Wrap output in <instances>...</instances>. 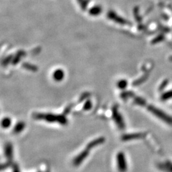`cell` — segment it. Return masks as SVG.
<instances>
[{
    "instance_id": "6",
    "label": "cell",
    "mask_w": 172,
    "mask_h": 172,
    "mask_svg": "<svg viewBox=\"0 0 172 172\" xmlns=\"http://www.w3.org/2000/svg\"><path fill=\"white\" fill-rule=\"evenodd\" d=\"M127 82L126 80H121L119 82V86L120 88H124L126 86Z\"/></svg>"
},
{
    "instance_id": "3",
    "label": "cell",
    "mask_w": 172,
    "mask_h": 172,
    "mask_svg": "<svg viewBox=\"0 0 172 172\" xmlns=\"http://www.w3.org/2000/svg\"><path fill=\"white\" fill-rule=\"evenodd\" d=\"M108 17L109 19H110L112 20H113L114 21L119 23V24H128V22L126 21V20H124V19H122V17H120L119 16H118L115 12H109L108 13Z\"/></svg>"
},
{
    "instance_id": "5",
    "label": "cell",
    "mask_w": 172,
    "mask_h": 172,
    "mask_svg": "<svg viewBox=\"0 0 172 172\" xmlns=\"http://www.w3.org/2000/svg\"><path fill=\"white\" fill-rule=\"evenodd\" d=\"M101 11H102V9L100 6H96L95 7H92L90 10V13L94 16H96V15H99Z\"/></svg>"
},
{
    "instance_id": "4",
    "label": "cell",
    "mask_w": 172,
    "mask_h": 172,
    "mask_svg": "<svg viewBox=\"0 0 172 172\" xmlns=\"http://www.w3.org/2000/svg\"><path fill=\"white\" fill-rule=\"evenodd\" d=\"M114 119L116 123L121 127V128H124L123 127H124V125L122 118L120 115V114L119 113H117V112H114Z\"/></svg>"
},
{
    "instance_id": "1",
    "label": "cell",
    "mask_w": 172,
    "mask_h": 172,
    "mask_svg": "<svg viewBox=\"0 0 172 172\" xmlns=\"http://www.w3.org/2000/svg\"><path fill=\"white\" fill-rule=\"evenodd\" d=\"M148 110H149L156 117H158V118L161 119L164 121H165L166 123L169 124L171 125L172 124V117L166 114L159 110V109L156 108L155 107H150L148 108Z\"/></svg>"
},
{
    "instance_id": "2",
    "label": "cell",
    "mask_w": 172,
    "mask_h": 172,
    "mask_svg": "<svg viewBox=\"0 0 172 172\" xmlns=\"http://www.w3.org/2000/svg\"><path fill=\"white\" fill-rule=\"evenodd\" d=\"M117 166L120 172H126L128 170L126 157L123 152H119L117 155Z\"/></svg>"
}]
</instances>
